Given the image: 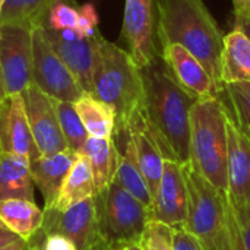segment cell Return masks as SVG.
Returning <instances> with one entry per match:
<instances>
[{
  "mask_svg": "<svg viewBox=\"0 0 250 250\" xmlns=\"http://www.w3.org/2000/svg\"><path fill=\"white\" fill-rule=\"evenodd\" d=\"M40 231L44 234H63L73 242L78 250H101L104 246L100 236L95 196L83 199L64 211L44 209V221Z\"/></svg>",
  "mask_w": 250,
  "mask_h": 250,
  "instance_id": "9",
  "label": "cell"
},
{
  "mask_svg": "<svg viewBox=\"0 0 250 250\" xmlns=\"http://www.w3.org/2000/svg\"><path fill=\"white\" fill-rule=\"evenodd\" d=\"M230 250H250V204L233 201L226 193Z\"/></svg>",
  "mask_w": 250,
  "mask_h": 250,
  "instance_id": "27",
  "label": "cell"
},
{
  "mask_svg": "<svg viewBox=\"0 0 250 250\" xmlns=\"http://www.w3.org/2000/svg\"><path fill=\"white\" fill-rule=\"evenodd\" d=\"M76 111L88 132L94 138H113L116 130L114 110L91 92H85L76 103Z\"/></svg>",
  "mask_w": 250,
  "mask_h": 250,
  "instance_id": "25",
  "label": "cell"
},
{
  "mask_svg": "<svg viewBox=\"0 0 250 250\" xmlns=\"http://www.w3.org/2000/svg\"><path fill=\"white\" fill-rule=\"evenodd\" d=\"M101 250H144L141 242H129V243H119L111 246H104Z\"/></svg>",
  "mask_w": 250,
  "mask_h": 250,
  "instance_id": "36",
  "label": "cell"
},
{
  "mask_svg": "<svg viewBox=\"0 0 250 250\" xmlns=\"http://www.w3.org/2000/svg\"><path fill=\"white\" fill-rule=\"evenodd\" d=\"M4 3H6V0H0V15H1V12H3V7H4Z\"/></svg>",
  "mask_w": 250,
  "mask_h": 250,
  "instance_id": "41",
  "label": "cell"
},
{
  "mask_svg": "<svg viewBox=\"0 0 250 250\" xmlns=\"http://www.w3.org/2000/svg\"><path fill=\"white\" fill-rule=\"evenodd\" d=\"M182 170L188 188L186 229L204 250H230L226 193L196 173L190 163L182 164Z\"/></svg>",
  "mask_w": 250,
  "mask_h": 250,
  "instance_id": "5",
  "label": "cell"
},
{
  "mask_svg": "<svg viewBox=\"0 0 250 250\" xmlns=\"http://www.w3.org/2000/svg\"><path fill=\"white\" fill-rule=\"evenodd\" d=\"M32 82L47 95L59 101L76 103L85 89L47 41L42 26L32 29Z\"/></svg>",
  "mask_w": 250,
  "mask_h": 250,
  "instance_id": "7",
  "label": "cell"
},
{
  "mask_svg": "<svg viewBox=\"0 0 250 250\" xmlns=\"http://www.w3.org/2000/svg\"><path fill=\"white\" fill-rule=\"evenodd\" d=\"M79 10V19H78V26H76V32L82 37H95L100 31H98V13L97 9L92 3H85L81 7H78Z\"/></svg>",
  "mask_w": 250,
  "mask_h": 250,
  "instance_id": "32",
  "label": "cell"
},
{
  "mask_svg": "<svg viewBox=\"0 0 250 250\" xmlns=\"http://www.w3.org/2000/svg\"><path fill=\"white\" fill-rule=\"evenodd\" d=\"M127 130H129V135L135 148L139 170L154 198V195L158 190L161 177H163L164 155L161 149L158 148V145L155 144V141L148 133V130L145 129L142 117H139Z\"/></svg>",
  "mask_w": 250,
  "mask_h": 250,
  "instance_id": "18",
  "label": "cell"
},
{
  "mask_svg": "<svg viewBox=\"0 0 250 250\" xmlns=\"http://www.w3.org/2000/svg\"><path fill=\"white\" fill-rule=\"evenodd\" d=\"M1 101H3V100H0V104H1Z\"/></svg>",
  "mask_w": 250,
  "mask_h": 250,
  "instance_id": "45",
  "label": "cell"
},
{
  "mask_svg": "<svg viewBox=\"0 0 250 250\" xmlns=\"http://www.w3.org/2000/svg\"><path fill=\"white\" fill-rule=\"evenodd\" d=\"M0 250H32V243L31 242H25L22 239H18L15 242H12L10 245L0 248Z\"/></svg>",
  "mask_w": 250,
  "mask_h": 250,
  "instance_id": "38",
  "label": "cell"
},
{
  "mask_svg": "<svg viewBox=\"0 0 250 250\" xmlns=\"http://www.w3.org/2000/svg\"><path fill=\"white\" fill-rule=\"evenodd\" d=\"M3 229H7V227H6V226L3 224V221L0 220V230H3Z\"/></svg>",
  "mask_w": 250,
  "mask_h": 250,
  "instance_id": "43",
  "label": "cell"
},
{
  "mask_svg": "<svg viewBox=\"0 0 250 250\" xmlns=\"http://www.w3.org/2000/svg\"><path fill=\"white\" fill-rule=\"evenodd\" d=\"M1 152H3V151H1V146H0V157H1Z\"/></svg>",
  "mask_w": 250,
  "mask_h": 250,
  "instance_id": "44",
  "label": "cell"
},
{
  "mask_svg": "<svg viewBox=\"0 0 250 250\" xmlns=\"http://www.w3.org/2000/svg\"><path fill=\"white\" fill-rule=\"evenodd\" d=\"M92 94L114 110V135L126 132L144 116L142 69L138 67L127 50L107 41L103 35L98 37L94 53Z\"/></svg>",
  "mask_w": 250,
  "mask_h": 250,
  "instance_id": "3",
  "label": "cell"
},
{
  "mask_svg": "<svg viewBox=\"0 0 250 250\" xmlns=\"http://www.w3.org/2000/svg\"><path fill=\"white\" fill-rule=\"evenodd\" d=\"M47 41L51 44L54 51L60 56L73 76L78 79L85 92L92 94V66H94V53L97 40L101 35L100 32L95 37H82L75 29H51L42 26Z\"/></svg>",
  "mask_w": 250,
  "mask_h": 250,
  "instance_id": "13",
  "label": "cell"
},
{
  "mask_svg": "<svg viewBox=\"0 0 250 250\" xmlns=\"http://www.w3.org/2000/svg\"><path fill=\"white\" fill-rule=\"evenodd\" d=\"M229 138V189L227 196L233 201L250 204V138L239 127L227 110Z\"/></svg>",
  "mask_w": 250,
  "mask_h": 250,
  "instance_id": "16",
  "label": "cell"
},
{
  "mask_svg": "<svg viewBox=\"0 0 250 250\" xmlns=\"http://www.w3.org/2000/svg\"><path fill=\"white\" fill-rule=\"evenodd\" d=\"M221 82L223 86L236 82H250V38L239 26L224 35Z\"/></svg>",
  "mask_w": 250,
  "mask_h": 250,
  "instance_id": "21",
  "label": "cell"
},
{
  "mask_svg": "<svg viewBox=\"0 0 250 250\" xmlns=\"http://www.w3.org/2000/svg\"><path fill=\"white\" fill-rule=\"evenodd\" d=\"M227 107L221 97L196 100L190 111V166L221 193L229 189Z\"/></svg>",
  "mask_w": 250,
  "mask_h": 250,
  "instance_id": "4",
  "label": "cell"
},
{
  "mask_svg": "<svg viewBox=\"0 0 250 250\" xmlns=\"http://www.w3.org/2000/svg\"><path fill=\"white\" fill-rule=\"evenodd\" d=\"M174 250H204L198 239L186 229V226L173 227Z\"/></svg>",
  "mask_w": 250,
  "mask_h": 250,
  "instance_id": "34",
  "label": "cell"
},
{
  "mask_svg": "<svg viewBox=\"0 0 250 250\" xmlns=\"http://www.w3.org/2000/svg\"><path fill=\"white\" fill-rule=\"evenodd\" d=\"M158 50L180 44L189 50L223 88L224 34L204 0H154Z\"/></svg>",
  "mask_w": 250,
  "mask_h": 250,
  "instance_id": "2",
  "label": "cell"
},
{
  "mask_svg": "<svg viewBox=\"0 0 250 250\" xmlns=\"http://www.w3.org/2000/svg\"><path fill=\"white\" fill-rule=\"evenodd\" d=\"M100 236L104 246L141 242L149 209L113 182L95 195ZM103 246V248H104Z\"/></svg>",
  "mask_w": 250,
  "mask_h": 250,
  "instance_id": "6",
  "label": "cell"
},
{
  "mask_svg": "<svg viewBox=\"0 0 250 250\" xmlns=\"http://www.w3.org/2000/svg\"><path fill=\"white\" fill-rule=\"evenodd\" d=\"M113 138L122 139V146L116 144L119 149V160H117V171H116L114 182L119 183L126 192H129L133 198H136L141 204H144L149 209L152 204V195L139 170L129 130L116 133Z\"/></svg>",
  "mask_w": 250,
  "mask_h": 250,
  "instance_id": "20",
  "label": "cell"
},
{
  "mask_svg": "<svg viewBox=\"0 0 250 250\" xmlns=\"http://www.w3.org/2000/svg\"><path fill=\"white\" fill-rule=\"evenodd\" d=\"M237 18H250V0H233Z\"/></svg>",
  "mask_w": 250,
  "mask_h": 250,
  "instance_id": "35",
  "label": "cell"
},
{
  "mask_svg": "<svg viewBox=\"0 0 250 250\" xmlns=\"http://www.w3.org/2000/svg\"><path fill=\"white\" fill-rule=\"evenodd\" d=\"M76 155L78 154L73 151L66 149L50 155H40L37 160L31 161L32 182L42 195L44 209L53 207L59 190L76 160Z\"/></svg>",
  "mask_w": 250,
  "mask_h": 250,
  "instance_id": "17",
  "label": "cell"
},
{
  "mask_svg": "<svg viewBox=\"0 0 250 250\" xmlns=\"http://www.w3.org/2000/svg\"><path fill=\"white\" fill-rule=\"evenodd\" d=\"M18 239H19V237H18L13 231H10L9 229L0 230V248H4V246L10 245L12 242L18 240Z\"/></svg>",
  "mask_w": 250,
  "mask_h": 250,
  "instance_id": "37",
  "label": "cell"
},
{
  "mask_svg": "<svg viewBox=\"0 0 250 250\" xmlns=\"http://www.w3.org/2000/svg\"><path fill=\"white\" fill-rule=\"evenodd\" d=\"M56 110H57L60 127H62V132H63V136L66 139L69 149L73 151L75 154H81L89 135L76 111L75 103L56 100Z\"/></svg>",
  "mask_w": 250,
  "mask_h": 250,
  "instance_id": "29",
  "label": "cell"
},
{
  "mask_svg": "<svg viewBox=\"0 0 250 250\" xmlns=\"http://www.w3.org/2000/svg\"><path fill=\"white\" fill-rule=\"evenodd\" d=\"M6 199H25L35 202L31 161L26 157L1 152L0 201Z\"/></svg>",
  "mask_w": 250,
  "mask_h": 250,
  "instance_id": "19",
  "label": "cell"
},
{
  "mask_svg": "<svg viewBox=\"0 0 250 250\" xmlns=\"http://www.w3.org/2000/svg\"><path fill=\"white\" fill-rule=\"evenodd\" d=\"M0 220L19 239L31 242L42 227L44 211L31 201L6 199L0 201Z\"/></svg>",
  "mask_w": 250,
  "mask_h": 250,
  "instance_id": "24",
  "label": "cell"
},
{
  "mask_svg": "<svg viewBox=\"0 0 250 250\" xmlns=\"http://www.w3.org/2000/svg\"><path fill=\"white\" fill-rule=\"evenodd\" d=\"M31 133L41 155L69 149L56 110V100L31 82L22 92Z\"/></svg>",
  "mask_w": 250,
  "mask_h": 250,
  "instance_id": "10",
  "label": "cell"
},
{
  "mask_svg": "<svg viewBox=\"0 0 250 250\" xmlns=\"http://www.w3.org/2000/svg\"><path fill=\"white\" fill-rule=\"evenodd\" d=\"M56 1L59 0H6L0 15V25L19 23L29 28L44 26L47 15Z\"/></svg>",
  "mask_w": 250,
  "mask_h": 250,
  "instance_id": "26",
  "label": "cell"
},
{
  "mask_svg": "<svg viewBox=\"0 0 250 250\" xmlns=\"http://www.w3.org/2000/svg\"><path fill=\"white\" fill-rule=\"evenodd\" d=\"M160 54L176 81L196 100L221 95L223 88L212 79L205 66L183 45L171 44L161 50Z\"/></svg>",
  "mask_w": 250,
  "mask_h": 250,
  "instance_id": "15",
  "label": "cell"
},
{
  "mask_svg": "<svg viewBox=\"0 0 250 250\" xmlns=\"http://www.w3.org/2000/svg\"><path fill=\"white\" fill-rule=\"evenodd\" d=\"M145 85L144 126L164 160L190 163V111L196 98L185 89L160 56L142 69Z\"/></svg>",
  "mask_w": 250,
  "mask_h": 250,
  "instance_id": "1",
  "label": "cell"
},
{
  "mask_svg": "<svg viewBox=\"0 0 250 250\" xmlns=\"http://www.w3.org/2000/svg\"><path fill=\"white\" fill-rule=\"evenodd\" d=\"M236 26H239L250 38V18H237L236 16Z\"/></svg>",
  "mask_w": 250,
  "mask_h": 250,
  "instance_id": "39",
  "label": "cell"
},
{
  "mask_svg": "<svg viewBox=\"0 0 250 250\" xmlns=\"http://www.w3.org/2000/svg\"><path fill=\"white\" fill-rule=\"evenodd\" d=\"M122 37L130 57L141 69L161 56L155 41L154 0H126Z\"/></svg>",
  "mask_w": 250,
  "mask_h": 250,
  "instance_id": "11",
  "label": "cell"
},
{
  "mask_svg": "<svg viewBox=\"0 0 250 250\" xmlns=\"http://www.w3.org/2000/svg\"><path fill=\"white\" fill-rule=\"evenodd\" d=\"M220 97L230 116L250 138V82L227 83Z\"/></svg>",
  "mask_w": 250,
  "mask_h": 250,
  "instance_id": "28",
  "label": "cell"
},
{
  "mask_svg": "<svg viewBox=\"0 0 250 250\" xmlns=\"http://www.w3.org/2000/svg\"><path fill=\"white\" fill-rule=\"evenodd\" d=\"M6 97H7V94H6L4 79H3V72H1V66H0V100H4Z\"/></svg>",
  "mask_w": 250,
  "mask_h": 250,
  "instance_id": "40",
  "label": "cell"
},
{
  "mask_svg": "<svg viewBox=\"0 0 250 250\" xmlns=\"http://www.w3.org/2000/svg\"><path fill=\"white\" fill-rule=\"evenodd\" d=\"M149 220L171 227L186 226L188 188L182 164L174 160H164L163 177L149 208Z\"/></svg>",
  "mask_w": 250,
  "mask_h": 250,
  "instance_id": "12",
  "label": "cell"
},
{
  "mask_svg": "<svg viewBox=\"0 0 250 250\" xmlns=\"http://www.w3.org/2000/svg\"><path fill=\"white\" fill-rule=\"evenodd\" d=\"M31 243H32V250H40L38 246H37V243H34V242H31Z\"/></svg>",
  "mask_w": 250,
  "mask_h": 250,
  "instance_id": "42",
  "label": "cell"
},
{
  "mask_svg": "<svg viewBox=\"0 0 250 250\" xmlns=\"http://www.w3.org/2000/svg\"><path fill=\"white\" fill-rule=\"evenodd\" d=\"M173 227L161 221L149 220L141 237L144 250H174Z\"/></svg>",
  "mask_w": 250,
  "mask_h": 250,
  "instance_id": "30",
  "label": "cell"
},
{
  "mask_svg": "<svg viewBox=\"0 0 250 250\" xmlns=\"http://www.w3.org/2000/svg\"><path fill=\"white\" fill-rule=\"evenodd\" d=\"M81 154L86 157L91 166L97 193L108 188L114 182L119 160V149L114 138L89 136Z\"/></svg>",
  "mask_w": 250,
  "mask_h": 250,
  "instance_id": "22",
  "label": "cell"
},
{
  "mask_svg": "<svg viewBox=\"0 0 250 250\" xmlns=\"http://www.w3.org/2000/svg\"><path fill=\"white\" fill-rule=\"evenodd\" d=\"M31 242L37 243L40 250H78L72 240H69L66 236L59 233L44 234L38 231Z\"/></svg>",
  "mask_w": 250,
  "mask_h": 250,
  "instance_id": "33",
  "label": "cell"
},
{
  "mask_svg": "<svg viewBox=\"0 0 250 250\" xmlns=\"http://www.w3.org/2000/svg\"><path fill=\"white\" fill-rule=\"evenodd\" d=\"M0 146L3 152L37 160L41 154L28 123L22 94L7 95L0 104Z\"/></svg>",
  "mask_w": 250,
  "mask_h": 250,
  "instance_id": "14",
  "label": "cell"
},
{
  "mask_svg": "<svg viewBox=\"0 0 250 250\" xmlns=\"http://www.w3.org/2000/svg\"><path fill=\"white\" fill-rule=\"evenodd\" d=\"M95 195H97V188H95L91 166L85 155L78 154L51 208L57 211H64L73 207L75 204L92 198Z\"/></svg>",
  "mask_w": 250,
  "mask_h": 250,
  "instance_id": "23",
  "label": "cell"
},
{
  "mask_svg": "<svg viewBox=\"0 0 250 250\" xmlns=\"http://www.w3.org/2000/svg\"><path fill=\"white\" fill-rule=\"evenodd\" d=\"M32 29L19 23L0 25V66L7 95L22 94L32 82Z\"/></svg>",
  "mask_w": 250,
  "mask_h": 250,
  "instance_id": "8",
  "label": "cell"
},
{
  "mask_svg": "<svg viewBox=\"0 0 250 250\" xmlns=\"http://www.w3.org/2000/svg\"><path fill=\"white\" fill-rule=\"evenodd\" d=\"M78 19H79L78 7H75L73 4H70L66 0H59L51 6L44 26L51 28V29H57V31L76 29Z\"/></svg>",
  "mask_w": 250,
  "mask_h": 250,
  "instance_id": "31",
  "label": "cell"
}]
</instances>
